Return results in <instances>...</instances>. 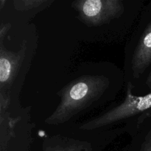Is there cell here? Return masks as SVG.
Masks as SVG:
<instances>
[{"label": "cell", "instance_id": "obj_12", "mask_svg": "<svg viewBox=\"0 0 151 151\" xmlns=\"http://www.w3.org/2000/svg\"><path fill=\"white\" fill-rule=\"evenodd\" d=\"M149 118H151V112H150L149 114L147 115V119H149Z\"/></svg>", "mask_w": 151, "mask_h": 151}, {"label": "cell", "instance_id": "obj_10", "mask_svg": "<svg viewBox=\"0 0 151 151\" xmlns=\"http://www.w3.org/2000/svg\"><path fill=\"white\" fill-rule=\"evenodd\" d=\"M146 85H147L148 89L151 91V69L149 72L148 75H147V78L146 80Z\"/></svg>", "mask_w": 151, "mask_h": 151}, {"label": "cell", "instance_id": "obj_9", "mask_svg": "<svg viewBox=\"0 0 151 151\" xmlns=\"http://www.w3.org/2000/svg\"><path fill=\"white\" fill-rule=\"evenodd\" d=\"M10 28H11V24L10 23L1 22V24H0V44L4 43Z\"/></svg>", "mask_w": 151, "mask_h": 151}, {"label": "cell", "instance_id": "obj_7", "mask_svg": "<svg viewBox=\"0 0 151 151\" xmlns=\"http://www.w3.org/2000/svg\"><path fill=\"white\" fill-rule=\"evenodd\" d=\"M54 0H14L13 7L19 12L36 13L50 7Z\"/></svg>", "mask_w": 151, "mask_h": 151}, {"label": "cell", "instance_id": "obj_6", "mask_svg": "<svg viewBox=\"0 0 151 151\" xmlns=\"http://www.w3.org/2000/svg\"><path fill=\"white\" fill-rule=\"evenodd\" d=\"M43 151H93L92 145L86 140L60 134L49 136L42 144Z\"/></svg>", "mask_w": 151, "mask_h": 151}, {"label": "cell", "instance_id": "obj_4", "mask_svg": "<svg viewBox=\"0 0 151 151\" xmlns=\"http://www.w3.org/2000/svg\"><path fill=\"white\" fill-rule=\"evenodd\" d=\"M27 54V45L23 41L17 51L0 44V95L12 100V88L23 67Z\"/></svg>", "mask_w": 151, "mask_h": 151}, {"label": "cell", "instance_id": "obj_11", "mask_svg": "<svg viewBox=\"0 0 151 151\" xmlns=\"http://www.w3.org/2000/svg\"><path fill=\"white\" fill-rule=\"evenodd\" d=\"M6 1L4 0H0V10H2L3 7H4V4H5Z\"/></svg>", "mask_w": 151, "mask_h": 151}, {"label": "cell", "instance_id": "obj_3", "mask_svg": "<svg viewBox=\"0 0 151 151\" xmlns=\"http://www.w3.org/2000/svg\"><path fill=\"white\" fill-rule=\"evenodd\" d=\"M71 7L78 13V18L89 27L110 23L124 13L122 0H75Z\"/></svg>", "mask_w": 151, "mask_h": 151}, {"label": "cell", "instance_id": "obj_5", "mask_svg": "<svg viewBox=\"0 0 151 151\" xmlns=\"http://www.w3.org/2000/svg\"><path fill=\"white\" fill-rule=\"evenodd\" d=\"M151 65V21L140 35L131 59L133 78H139Z\"/></svg>", "mask_w": 151, "mask_h": 151}, {"label": "cell", "instance_id": "obj_1", "mask_svg": "<svg viewBox=\"0 0 151 151\" xmlns=\"http://www.w3.org/2000/svg\"><path fill=\"white\" fill-rule=\"evenodd\" d=\"M111 88V80L104 74H84L74 78L58 92L59 104L44 122L55 126L70 122L101 104Z\"/></svg>", "mask_w": 151, "mask_h": 151}, {"label": "cell", "instance_id": "obj_8", "mask_svg": "<svg viewBox=\"0 0 151 151\" xmlns=\"http://www.w3.org/2000/svg\"><path fill=\"white\" fill-rule=\"evenodd\" d=\"M138 151H151V128L143 138Z\"/></svg>", "mask_w": 151, "mask_h": 151}, {"label": "cell", "instance_id": "obj_2", "mask_svg": "<svg viewBox=\"0 0 151 151\" xmlns=\"http://www.w3.org/2000/svg\"><path fill=\"white\" fill-rule=\"evenodd\" d=\"M133 88L131 81L128 82L125 98L122 103L81 123L79 130L91 131L101 129L133 118H137L136 130L139 129L151 112V91L145 95L137 96L133 94Z\"/></svg>", "mask_w": 151, "mask_h": 151}]
</instances>
